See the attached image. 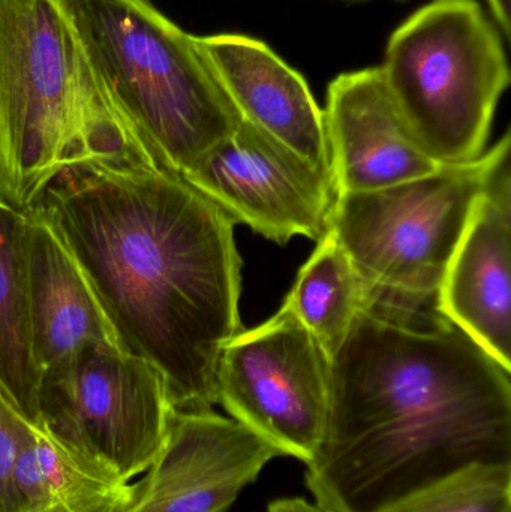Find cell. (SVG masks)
Segmentation results:
<instances>
[{
  "label": "cell",
  "mask_w": 511,
  "mask_h": 512,
  "mask_svg": "<svg viewBox=\"0 0 511 512\" xmlns=\"http://www.w3.org/2000/svg\"><path fill=\"white\" fill-rule=\"evenodd\" d=\"M30 215L89 280L120 349L152 364L176 411L218 405L222 349L242 331L234 221L165 168H66Z\"/></svg>",
  "instance_id": "cell-1"
},
{
  "label": "cell",
  "mask_w": 511,
  "mask_h": 512,
  "mask_svg": "<svg viewBox=\"0 0 511 512\" xmlns=\"http://www.w3.org/2000/svg\"><path fill=\"white\" fill-rule=\"evenodd\" d=\"M438 310L363 309L330 361L306 472L332 512H381L471 466H511V381Z\"/></svg>",
  "instance_id": "cell-2"
},
{
  "label": "cell",
  "mask_w": 511,
  "mask_h": 512,
  "mask_svg": "<svg viewBox=\"0 0 511 512\" xmlns=\"http://www.w3.org/2000/svg\"><path fill=\"white\" fill-rule=\"evenodd\" d=\"M84 164L164 168L111 101L62 0H0V198L27 212Z\"/></svg>",
  "instance_id": "cell-3"
},
{
  "label": "cell",
  "mask_w": 511,
  "mask_h": 512,
  "mask_svg": "<svg viewBox=\"0 0 511 512\" xmlns=\"http://www.w3.org/2000/svg\"><path fill=\"white\" fill-rule=\"evenodd\" d=\"M99 80L165 170L183 176L230 137L233 105L194 35L152 0H62Z\"/></svg>",
  "instance_id": "cell-4"
},
{
  "label": "cell",
  "mask_w": 511,
  "mask_h": 512,
  "mask_svg": "<svg viewBox=\"0 0 511 512\" xmlns=\"http://www.w3.org/2000/svg\"><path fill=\"white\" fill-rule=\"evenodd\" d=\"M411 137L440 165L486 152L510 66L500 30L479 0H432L407 18L378 66Z\"/></svg>",
  "instance_id": "cell-5"
},
{
  "label": "cell",
  "mask_w": 511,
  "mask_h": 512,
  "mask_svg": "<svg viewBox=\"0 0 511 512\" xmlns=\"http://www.w3.org/2000/svg\"><path fill=\"white\" fill-rule=\"evenodd\" d=\"M510 131L477 161L336 197L330 233L366 289V309L437 310L447 265L500 162Z\"/></svg>",
  "instance_id": "cell-6"
},
{
  "label": "cell",
  "mask_w": 511,
  "mask_h": 512,
  "mask_svg": "<svg viewBox=\"0 0 511 512\" xmlns=\"http://www.w3.org/2000/svg\"><path fill=\"white\" fill-rule=\"evenodd\" d=\"M173 412L161 373L113 343L81 349L39 388V427L125 483L149 468Z\"/></svg>",
  "instance_id": "cell-7"
},
{
  "label": "cell",
  "mask_w": 511,
  "mask_h": 512,
  "mask_svg": "<svg viewBox=\"0 0 511 512\" xmlns=\"http://www.w3.org/2000/svg\"><path fill=\"white\" fill-rule=\"evenodd\" d=\"M218 403L279 456L312 462L326 433L330 358L290 309L222 349Z\"/></svg>",
  "instance_id": "cell-8"
},
{
  "label": "cell",
  "mask_w": 511,
  "mask_h": 512,
  "mask_svg": "<svg viewBox=\"0 0 511 512\" xmlns=\"http://www.w3.org/2000/svg\"><path fill=\"white\" fill-rule=\"evenodd\" d=\"M182 177L234 224L278 245L320 242L330 231L332 174L245 120Z\"/></svg>",
  "instance_id": "cell-9"
},
{
  "label": "cell",
  "mask_w": 511,
  "mask_h": 512,
  "mask_svg": "<svg viewBox=\"0 0 511 512\" xmlns=\"http://www.w3.org/2000/svg\"><path fill=\"white\" fill-rule=\"evenodd\" d=\"M276 457L233 418L174 409L158 454L114 512H225Z\"/></svg>",
  "instance_id": "cell-10"
},
{
  "label": "cell",
  "mask_w": 511,
  "mask_h": 512,
  "mask_svg": "<svg viewBox=\"0 0 511 512\" xmlns=\"http://www.w3.org/2000/svg\"><path fill=\"white\" fill-rule=\"evenodd\" d=\"M437 310L511 372L510 156L474 206L438 289Z\"/></svg>",
  "instance_id": "cell-11"
},
{
  "label": "cell",
  "mask_w": 511,
  "mask_h": 512,
  "mask_svg": "<svg viewBox=\"0 0 511 512\" xmlns=\"http://www.w3.org/2000/svg\"><path fill=\"white\" fill-rule=\"evenodd\" d=\"M323 114L338 195L389 188L441 167L405 128L378 68L338 75L327 89Z\"/></svg>",
  "instance_id": "cell-12"
},
{
  "label": "cell",
  "mask_w": 511,
  "mask_h": 512,
  "mask_svg": "<svg viewBox=\"0 0 511 512\" xmlns=\"http://www.w3.org/2000/svg\"><path fill=\"white\" fill-rule=\"evenodd\" d=\"M194 39L240 119L330 173L324 114L296 69L266 42L242 33Z\"/></svg>",
  "instance_id": "cell-13"
},
{
  "label": "cell",
  "mask_w": 511,
  "mask_h": 512,
  "mask_svg": "<svg viewBox=\"0 0 511 512\" xmlns=\"http://www.w3.org/2000/svg\"><path fill=\"white\" fill-rule=\"evenodd\" d=\"M29 216L33 349L44 375L86 346L119 343L74 256L50 225L30 213Z\"/></svg>",
  "instance_id": "cell-14"
},
{
  "label": "cell",
  "mask_w": 511,
  "mask_h": 512,
  "mask_svg": "<svg viewBox=\"0 0 511 512\" xmlns=\"http://www.w3.org/2000/svg\"><path fill=\"white\" fill-rule=\"evenodd\" d=\"M30 216L0 198V393L39 426L42 373L33 349Z\"/></svg>",
  "instance_id": "cell-15"
},
{
  "label": "cell",
  "mask_w": 511,
  "mask_h": 512,
  "mask_svg": "<svg viewBox=\"0 0 511 512\" xmlns=\"http://www.w3.org/2000/svg\"><path fill=\"white\" fill-rule=\"evenodd\" d=\"M20 512H114L129 484L32 426L14 472Z\"/></svg>",
  "instance_id": "cell-16"
},
{
  "label": "cell",
  "mask_w": 511,
  "mask_h": 512,
  "mask_svg": "<svg viewBox=\"0 0 511 512\" xmlns=\"http://www.w3.org/2000/svg\"><path fill=\"white\" fill-rule=\"evenodd\" d=\"M366 301L362 279L329 231L300 268L284 306L302 322L332 361L360 310L366 309Z\"/></svg>",
  "instance_id": "cell-17"
},
{
  "label": "cell",
  "mask_w": 511,
  "mask_h": 512,
  "mask_svg": "<svg viewBox=\"0 0 511 512\" xmlns=\"http://www.w3.org/2000/svg\"><path fill=\"white\" fill-rule=\"evenodd\" d=\"M381 512H511V466H471Z\"/></svg>",
  "instance_id": "cell-18"
},
{
  "label": "cell",
  "mask_w": 511,
  "mask_h": 512,
  "mask_svg": "<svg viewBox=\"0 0 511 512\" xmlns=\"http://www.w3.org/2000/svg\"><path fill=\"white\" fill-rule=\"evenodd\" d=\"M35 424L29 423L0 393V512L18 511L14 472L24 439Z\"/></svg>",
  "instance_id": "cell-19"
},
{
  "label": "cell",
  "mask_w": 511,
  "mask_h": 512,
  "mask_svg": "<svg viewBox=\"0 0 511 512\" xmlns=\"http://www.w3.org/2000/svg\"><path fill=\"white\" fill-rule=\"evenodd\" d=\"M267 512H332L305 498H281L267 505Z\"/></svg>",
  "instance_id": "cell-20"
},
{
  "label": "cell",
  "mask_w": 511,
  "mask_h": 512,
  "mask_svg": "<svg viewBox=\"0 0 511 512\" xmlns=\"http://www.w3.org/2000/svg\"><path fill=\"white\" fill-rule=\"evenodd\" d=\"M488 2L489 11L495 18L498 30L506 39H510L511 35V0H486Z\"/></svg>",
  "instance_id": "cell-21"
},
{
  "label": "cell",
  "mask_w": 511,
  "mask_h": 512,
  "mask_svg": "<svg viewBox=\"0 0 511 512\" xmlns=\"http://www.w3.org/2000/svg\"><path fill=\"white\" fill-rule=\"evenodd\" d=\"M350 2H369V0H350ZM390 2H410V0H390Z\"/></svg>",
  "instance_id": "cell-22"
}]
</instances>
